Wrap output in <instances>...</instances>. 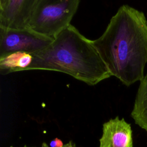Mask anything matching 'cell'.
Here are the masks:
<instances>
[{
	"mask_svg": "<svg viewBox=\"0 0 147 147\" xmlns=\"http://www.w3.org/2000/svg\"><path fill=\"white\" fill-rule=\"evenodd\" d=\"M92 41L111 76L127 87L143 79L147 62V20L143 11L122 5L103 33Z\"/></svg>",
	"mask_w": 147,
	"mask_h": 147,
	"instance_id": "6da1fadb",
	"label": "cell"
},
{
	"mask_svg": "<svg viewBox=\"0 0 147 147\" xmlns=\"http://www.w3.org/2000/svg\"><path fill=\"white\" fill-rule=\"evenodd\" d=\"M32 55V62L25 71H59L90 86L111 76L92 41L71 24L47 48Z\"/></svg>",
	"mask_w": 147,
	"mask_h": 147,
	"instance_id": "7a4b0ae2",
	"label": "cell"
},
{
	"mask_svg": "<svg viewBox=\"0 0 147 147\" xmlns=\"http://www.w3.org/2000/svg\"><path fill=\"white\" fill-rule=\"evenodd\" d=\"M79 3V0H37L29 28L54 38L71 24Z\"/></svg>",
	"mask_w": 147,
	"mask_h": 147,
	"instance_id": "3957f363",
	"label": "cell"
},
{
	"mask_svg": "<svg viewBox=\"0 0 147 147\" xmlns=\"http://www.w3.org/2000/svg\"><path fill=\"white\" fill-rule=\"evenodd\" d=\"M54 38L40 34L30 28L13 30L0 28V57L16 52L38 53Z\"/></svg>",
	"mask_w": 147,
	"mask_h": 147,
	"instance_id": "277c9868",
	"label": "cell"
},
{
	"mask_svg": "<svg viewBox=\"0 0 147 147\" xmlns=\"http://www.w3.org/2000/svg\"><path fill=\"white\" fill-rule=\"evenodd\" d=\"M36 2L37 0H1L0 28H28Z\"/></svg>",
	"mask_w": 147,
	"mask_h": 147,
	"instance_id": "5b68a950",
	"label": "cell"
},
{
	"mask_svg": "<svg viewBox=\"0 0 147 147\" xmlns=\"http://www.w3.org/2000/svg\"><path fill=\"white\" fill-rule=\"evenodd\" d=\"M99 147H133L130 124L118 116L105 122Z\"/></svg>",
	"mask_w": 147,
	"mask_h": 147,
	"instance_id": "8992f818",
	"label": "cell"
},
{
	"mask_svg": "<svg viewBox=\"0 0 147 147\" xmlns=\"http://www.w3.org/2000/svg\"><path fill=\"white\" fill-rule=\"evenodd\" d=\"M131 117L136 124L147 131V73L140 81Z\"/></svg>",
	"mask_w": 147,
	"mask_h": 147,
	"instance_id": "52a82bcc",
	"label": "cell"
},
{
	"mask_svg": "<svg viewBox=\"0 0 147 147\" xmlns=\"http://www.w3.org/2000/svg\"><path fill=\"white\" fill-rule=\"evenodd\" d=\"M32 55L24 52H16L0 57V73L6 75L25 71L32 60Z\"/></svg>",
	"mask_w": 147,
	"mask_h": 147,
	"instance_id": "ba28073f",
	"label": "cell"
},
{
	"mask_svg": "<svg viewBox=\"0 0 147 147\" xmlns=\"http://www.w3.org/2000/svg\"><path fill=\"white\" fill-rule=\"evenodd\" d=\"M49 145L51 147H63L64 144L61 140L56 138L50 142Z\"/></svg>",
	"mask_w": 147,
	"mask_h": 147,
	"instance_id": "9c48e42d",
	"label": "cell"
},
{
	"mask_svg": "<svg viewBox=\"0 0 147 147\" xmlns=\"http://www.w3.org/2000/svg\"><path fill=\"white\" fill-rule=\"evenodd\" d=\"M63 147H76V146L75 144L72 141H71L67 143L66 144L64 145V146Z\"/></svg>",
	"mask_w": 147,
	"mask_h": 147,
	"instance_id": "30bf717a",
	"label": "cell"
},
{
	"mask_svg": "<svg viewBox=\"0 0 147 147\" xmlns=\"http://www.w3.org/2000/svg\"><path fill=\"white\" fill-rule=\"evenodd\" d=\"M23 147H32V146H27V145H25ZM42 147H48V145H47V144H45V143H43V144H42Z\"/></svg>",
	"mask_w": 147,
	"mask_h": 147,
	"instance_id": "8fae6325",
	"label": "cell"
}]
</instances>
